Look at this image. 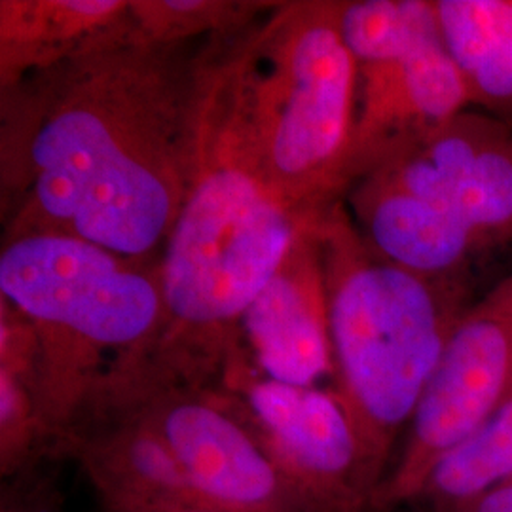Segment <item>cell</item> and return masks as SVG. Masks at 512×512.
Segmentation results:
<instances>
[{
	"label": "cell",
	"instance_id": "6da1fadb",
	"mask_svg": "<svg viewBox=\"0 0 512 512\" xmlns=\"http://www.w3.org/2000/svg\"><path fill=\"white\" fill-rule=\"evenodd\" d=\"M145 73L80 78L31 139L33 200L48 230L129 258L169 236L190 175L175 112Z\"/></svg>",
	"mask_w": 512,
	"mask_h": 512
},
{
	"label": "cell",
	"instance_id": "7a4b0ae2",
	"mask_svg": "<svg viewBox=\"0 0 512 512\" xmlns=\"http://www.w3.org/2000/svg\"><path fill=\"white\" fill-rule=\"evenodd\" d=\"M323 236L334 395L374 499L452 332L475 302V281L401 268L342 215L330 219Z\"/></svg>",
	"mask_w": 512,
	"mask_h": 512
},
{
	"label": "cell",
	"instance_id": "3957f363",
	"mask_svg": "<svg viewBox=\"0 0 512 512\" xmlns=\"http://www.w3.org/2000/svg\"><path fill=\"white\" fill-rule=\"evenodd\" d=\"M249 54L219 114L245 160L289 207L344 186L359 69L336 4L291 10Z\"/></svg>",
	"mask_w": 512,
	"mask_h": 512
},
{
	"label": "cell",
	"instance_id": "277c9868",
	"mask_svg": "<svg viewBox=\"0 0 512 512\" xmlns=\"http://www.w3.org/2000/svg\"><path fill=\"white\" fill-rule=\"evenodd\" d=\"M167 236L162 296L186 334L205 338L243 317L296 245L293 207L245 160L220 122Z\"/></svg>",
	"mask_w": 512,
	"mask_h": 512
},
{
	"label": "cell",
	"instance_id": "5b68a950",
	"mask_svg": "<svg viewBox=\"0 0 512 512\" xmlns=\"http://www.w3.org/2000/svg\"><path fill=\"white\" fill-rule=\"evenodd\" d=\"M145 359L101 387L147 421L200 501L228 512H340L285 463L251 410L177 384L169 366Z\"/></svg>",
	"mask_w": 512,
	"mask_h": 512
},
{
	"label": "cell",
	"instance_id": "8992f818",
	"mask_svg": "<svg viewBox=\"0 0 512 512\" xmlns=\"http://www.w3.org/2000/svg\"><path fill=\"white\" fill-rule=\"evenodd\" d=\"M0 289L21 313L69 346L80 368L78 404L88 393L86 357L118 351L131 365L139 363L165 310L162 289L129 270L122 256L55 232L27 234L2 251Z\"/></svg>",
	"mask_w": 512,
	"mask_h": 512
},
{
	"label": "cell",
	"instance_id": "52a82bcc",
	"mask_svg": "<svg viewBox=\"0 0 512 512\" xmlns=\"http://www.w3.org/2000/svg\"><path fill=\"white\" fill-rule=\"evenodd\" d=\"M511 387L512 272L459 319L372 511L391 512L421 499L440 459L486 423Z\"/></svg>",
	"mask_w": 512,
	"mask_h": 512
},
{
	"label": "cell",
	"instance_id": "ba28073f",
	"mask_svg": "<svg viewBox=\"0 0 512 512\" xmlns=\"http://www.w3.org/2000/svg\"><path fill=\"white\" fill-rule=\"evenodd\" d=\"M365 175L446 209L494 255L512 247V126L499 118L465 110Z\"/></svg>",
	"mask_w": 512,
	"mask_h": 512
},
{
	"label": "cell",
	"instance_id": "9c48e42d",
	"mask_svg": "<svg viewBox=\"0 0 512 512\" xmlns=\"http://www.w3.org/2000/svg\"><path fill=\"white\" fill-rule=\"evenodd\" d=\"M359 69L357 120L344 184L471 109V93L444 40Z\"/></svg>",
	"mask_w": 512,
	"mask_h": 512
},
{
	"label": "cell",
	"instance_id": "30bf717a",
	"mask_svg": "<svg viewBox=\"0 0 512 512\" xmlns=\"http://www.w3.org/2000/svg\"><path fill=\"white\" fill-rule=\"evenodd\" d=\"M351 205L361 238L382 258L410 272L473 279L476 266L494 255L452 213L378 175L351 184Z\"/></svg>",
	"mask_w": 512,
	"mask_h": 512
},
{
	"label": "cell",
	"instance_id": "8fae6325",
	"mask_svg": "<svg viewBox=\"0 0 512 512\" xmlns=\"http://www.w3.org/2000/svg\"><path fill=\"white\" fill-rule=\"evenodd\" d=\"M260 363L275 382L310 387L332 368L325 274L298 243L243 315Z\"/></svg>",
	"mask_w": 512,
	"mask_h": 512
},
{
	"label": "cell",
	"instance_id": "7c38bea8",
	"mask_svg": "<svg viewBox=\"0 0 512 512\" xmlns=\"http://www.w3.org/2000/svg\"><path fill=\"white\" fill-rule=\"evenodd\" d=\"M442 40L473 107L512 126V0H437Z\"/></svg>",
	"mask_w": 512,
	"mask_h": 512
},
{
	"label": "cell",
	"instance_id": "4fadbf2b",
	"mask_svg": "<svg viewBox=\"0 0 512 512\" xmlns=\"http://www.w3.org/2000/svg\"><path fill=\"white\" fill-rule=\"evenodd\" d=\"M512 475V387L475 433L440 459L421 494L435 512H461Z\"/></svg>",
	"mask_w": 512,
	"mask_h": 512
},
{
	"label": "cell",
	"instance_id": "5bb4252c",
	"mask_svg": "<svg viewBox=\"0 0 512 512\" xmlns=\"http://www.w3.org/2000/svg\"><path fill=\"white\" fill-rule=\"evenodd\" d=\"M336 14L357 67L395 61L442 40L437 4L427 0L344 2Z\"/></svg>",
	"mask_w": 512,
	"mask_h": 512
},
{
	"label": "cell",
	"instance_id": "9a60e30c",
	"mask_svg": "<svg viewBox=\"0 0 512 512\" xmlns=\"http://www.w3.org/2000/svg\"><path fill=\"white\" fill-rule=\"evenodd\" d=\"M40 463L2 480L0 512H65L57 503L48 478L40 475Z\"/></svg>",
	"mask_w": 512,
	"mask_h": 512
},
{
	"label": "cell",
	"instance_id": "2e32d148",
	"mask_svg": "<svg viewBox=\"0 0 512 512\" xmlns=\"http://www.w3.org/2000/svg\"><path fill=\"white\" fill-rule=\"evenodd\" d=\"M97 512H228L192 501H167V499H133L114 495H95Z\"/></svg>",
	"mask_w": 512,
	"mask_h": 512
},
{
	"label": "cell",
	"instance_id": "e0dca14e",
	"mask_svg": "<svg viewBox=\"0 0 512 512\" xmlns=\"http://www.w3.org/2000/svg\"><path fill=\"white\" fill-rule=\"evenodd\" d=\"M461 512H512V475L497 482Z\"/></svg>",
	"mask_w": 512,
	"mask_h": 512
},
{
	"label": "cell",
	"instance_id": "ac0fdd59",
	"mask_svg": "<svg viewBox=\"0 0 512 512\" xmlns=\"http://www.w3.org/2000/svg\"><path fill=\"white\" fill-rule=\"evenodd\" d=\"M365 512H376V511H372V509H370V511H365Z\"/></svg>",
	"mask_w": 512,
	"mask_h": 512
}]
</instances>
